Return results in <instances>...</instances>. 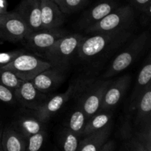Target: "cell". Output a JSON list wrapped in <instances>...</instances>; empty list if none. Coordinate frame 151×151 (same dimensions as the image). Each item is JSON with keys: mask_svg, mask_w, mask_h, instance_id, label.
<instances>
[{"mask_svg": "<svg viewBox=\"0 0 151 151\" xmlns=\"http://www.w3.org/2000/svg\"><path fill=\"white\" fill-rule=\"evenodd\" d=\"M85 37L77 50L80 59L93 61L106 58L122 47L132 35L130 29L101 32Z\"/></svg>", "mask_w": 151, "mask_h": 151, "instance_id": "6da1fadb", "label": "cell"}, {"mask_svg": "<svg viewBox=\"0 0 151 151\" xmlns=\"http://www.w3.org/2000/svg\"><path fill=\"white\" fill-rule=\"evenodd\" d=\"M150 39V32L144 31L134 38L112 60L103 75V79H111L128 69L145 50Z\"/></svg>", "mask_w": 151, "mask_h": 151, "instance_id": "7a4b0ae2", "label": "cell"}, {"mask_svg": "<svg viewBox=\"0 0 151 151\" xmlns=\"http://www.w3.org/2000/svg\"><path fill=\"white\" fill-rule=\"evenodd\" d=\"M84 35L80 33L68 34L60 38L41 58H44L52 66L63 69L77 53Z\"/></svg>", "mask_w": 151, "mask_h": 151, "instance_id": "3957f363", "label": "cell"}, {"mask_svg": "<svg viewBox=\"0 0 151 151\" xmlns=\"http://www.w3.org/2000/svg\"><path fill=\"white\" fill-rule=\"evenodd\" d=\"M135 12L131 4L115 8L110 13L90 27L85 29L87 34L130 29L134 22Z\"/></svg>", "mask_w": 151, "mask_h": 151, "instance_id": "277c9868", "label": "cell"}, {"mask_svg": "<svg viewBox=\"0 0 151 151\" xmlns=\"http://www.w3.org/2000/svg\"><path fill=\"white\" fill-rule=\"evenodd\" d=\"M52 65L47 60L33 55L22 53L1 69L10 71L22 81H32L37 75Z\"/></svg>", "mask_w": 151, "mask_h": 151, "instance_id": "5b68a950", "label": "cell"}, {"mask_svg": "<svg viewBox=\"0 0 151 151\" xmlns=\"http://www.w3.org/2000/svg\"><path fill=\"white\" fill-rule=\"evenodd\" d=\"M68 34V31L60 28L43 29L38 32H31L27 35L22 41L27 48L34 52L37 55L41 57L49 49L54 45L55 43Z\"/></svg>", "mask_w": 151, "mask_h": 151, "instance_id": "8992f818", "label": "cell"}, {"mask_svg": "<svg viewBox=\"0 0 151 151\" xmlns=\"http://www.w3.org/2000/svg\"><path fill=\"white\" fill-rule=\"evenodd\" d=\"M111 81V79L97 81L91 84L83 94L79 106L83 111L87 119L99 111L106 88Z\"/></svg>", "mask_w": 151, "mask_h": 151, "instance_id": "52a82bcc", "label": "cell"}, {"mask_svg": "<svg viewBox=\"0 0 151 151\" xmlns=\"http://www.w3.org/2000/svg\"><path fill=\"white\" fill-rule=\"evenodd\" d=\"M0 30L10 42L22 41L29 34L26 24L16 11L0 14Z\"/></svg>", "mask_w": 151, "mask_h": 151, "instance_id": "ba28073f", "label": "cell"}, {"mask_svg": "<svg viewBox=\"0 0 151 151\" xmlns=\"http://www.w3.org/2000/svg\"><path fill=\"white\" fill-rule=\"evenodd\" d=\"M131 76L125 75L111 81L106 90L99 111H110L123 97L131 83Z\"/></svg>", "mask_w": 151, "mask_h": 151, "instance_id": "9c48e42d", "label": "cell"}, {"mask_svg": "<svg viewBox=\"0 0 151 151\" xmlns=\"http://www.w3.org/2000/svg\"><path fill=\"white\" fill-rule=\"evenodd\" d=\"M15 11L24 21L29 33L43 30L40 0H22Z\"/></svg>", "mask_w": 151, "mask_h": 151, "instance_id": "30bf717a", "label": "cell"}, {"mask_svg": "<svg viewBox=\"0 0 151 151\" xmlns=\"http://www.w3.org/2000/svg\"><path fill=\"white\" fill-rule=\"evenodd\" d=\"M78 88V83H72L63 93L54 96L49 100L44 102L41 107L35 111L38 120L42 123L49 120L55 113H56L60 108L64 106L68 100H69L74 93L76 92Z\"/></svg>", "mask_w": 151, "mask_h": 151, "instance_id": "8fae6325", "label": "cell"}, {"mask_svg": "<svg viewBox=\"0 0 151 151\" xmlns=\"http://www.w3.org/2000/svg\"><path fill=\"white\" fill-rule=\"evenodd\" d=\"M16 101L27 109L36 111L45 102L44 93L38 91L31 81H25L13 91Z\"/></svg>", "mask_w": 151, "mask_h": 151, "instance_id": "7c38bea8", "label": "cell"}, {"mask_svg": "<svg viewBox=\"0 0 151 151\" xmlns=\"http://www.w3.org/2000/svg\"><path fill=\"white\" fill-rule=\"evenodd\" d=\"M42 29H59L64 22V15L53 0H40Z\"/></svg>", "mask_w": 151, "mask_h": 151, "instance_id": "4fadbf2b", "label": "cell"}, {"mask_svg": "<svg viewBox=\"0 0 151 151\" xmlns=\"http://www.w3.org/2000/svg\"><path fill=\"white\" fill-rule=\"evenodd\" d=\"M151 113V83L149 84L139 100L136 107L134 123L138 129L137 132L151 129L150 125Z\"/></svg>", "mask_w": 151, "mask_h": 151, "instance_id": "5bb4252c", "label": "cell"}, {"mask_svg": "<svg viewBox=\"0 0 151 151\" xmlns=\"http://www.w3.org/2000/svg\"><path fill=\"white\" fill-rule=\"evenodd\" d=\"M63 76L59 68L52 66L38 74L31 81L38 91L45 94L57 88L63 82Z\"/></svg>", "mask_w": 151, "mask_h": 151, "instance_id": "9a60e30c", "label": "cell"}, {"mask_svg": "<svg viewBox=\"0 0 151 151\" xmlns=\"http://www.w3.org/2000/svg\"><path fill=\"white\" fill-rule=\"evenodd\" d=\"M151 79V60L150 54L148 55L146 61L142 67L138 76H137V82L134 86L133 92L131 94L129 101V107H128V114L134 113L136 107L137 106L139 100L141 97L142 94L144 92L146 87L150 84Z\"/></svg>", "mask_w": 151, "mask_h": 151, "instance_id": "2e32d148", "label": "cell"}, {"mask_svg": "<svg viewBox=\"0 0 151 151\" xmlns=\"http://www.w3.org/2000/svg\"><path fill=\"white\" fill-rule=\"evenodd\" d=\"M117 7V4L111 1L100 2L86 12L82 19L79 21L78 24L81 29H86L110 13L112 10Z\"/></svg>", "mask_w": 151, "mask_h": 151, "instance_id": "e0dca14e", "label": "cell"}, {"mask_svg": "<svg viewBox=\"0 0 151 151\" xmlns=\"http://www.w3.org/2000/svg\"><path fill=\"white\" fill-rule=\"evenodd\" d=\"M112 125L109 122L107 125L95 132L84 137L79 143L77 151H99L102 146L109 140L111 132Z\"/></svg>", "mask_w": 151, "mask_h": 151, "instance_id": "ac0fdd59", "label": "cell"}, {"mask_svg": "<svg viewBox=\"0 0 151 151\" xmlns=\"http://www.w3.org/2000/svg\"><path fill=\"white\" fill-rule=\"evenodd\" d=\"M27 139L12 127H6L1 132V145L3 151H24Z\"/></svg>", "mask_w": 151, "mask_h": 151, "instance_id": "d6986e66", "label": "cell"}, {"mask_svg": "<svg viewBox=\"0 0 151 151\" xmlns=\"http://www.w3.org/2000/svg\"><path fill=\"white\" fill-rule=\"evenodd\" d=\"M15 129L27 139L30 136L37 134L41 130L42 122L32 117H22L15 124Z\"/></svg>", "mask_w": 151, "mask_h": 151, "instance_id": "ffe728a7", "label": "cell"}, {"mask_svg": "<svg viewBox=\"0 0 151 151\" xmlns=\"http://www.w3.org/2000/svg\"><path fill=\"white\" fill-rule=\"evenodd\" d=\"M112 114L111 113L110 111H103L98 114L93 115L89 118L88 122H86V123L81 137H86L88 134H92V133L104 128L110 122Z\"/></svg>", "mask_w": 151, "mask_h": 151, "instance_id": "44dd1931", "label": "cell"}, {"mask_svg": "<svg viewBox=\"0 0 151 151\" xmlns=\"http://www.w3.org/2000/svg\"><path fill=\"white\" fill-rule=\"evenodd\" d=\"M86 119L87 117L85 113L78 106L71 115L66 128L79 137H81L83 128L86 123Z\"/></svg>", "mask_w": 151, "mask_h": 151, "instance_id": "7402d4cb", "label": "cell"}, {"mask_svg": "<svg viewBox=\"0 0 151 151\" xmlns=\"http://www.w3.org/2000/svg\"><path fill=\"white\" fill-rule=\"evenodd\" d=\"M63 14H71L84 7L88 0H53Z\"/></svg>", "mask_w": 151, "mask_h": 151, "instance_id": "603a6c76", "label": "cell"}, {"mask_svg": "<svg viewBox=\"0 0 151 151\" xmlns=\"http://www.w3.org/2000/svg\"><path fill=\"white\" fill-rule=\"evenodd\" d=\"M61 143L63 151H77L79 146V137L65 128L61 134Z\"/></svg>", "mask_w": 151, "mask_h": 151, "instance_id": "cb8c5ba5", "label": "cell"}, {"mask_svg": "<svg viewBox=\"0 0 151 151\" xmlns=\"http://www.w3.org/2000/svg\"><path fill=\"white\" fill-rule=\"evenodd\" d=\"M24 81H22L10 71L0 68V84L14 91Z\"/></svg>", "mask_w": 151, "mask_h": 151, "instance_id": "d4e9b609", "label": "cell"}, {"mask_svg": "<svg viewBox=\"0 0 151 151\" xmlns=\"http://www.w3.org/2000/svg\"><path fill=\"white\" fill-rule=\"evenodd\" d=\"M45 138V131L41 130L37 134L30 136L27 139V151H40L42 147Z\"/></svg>", "mask_w": 151, "mask_h": 151, "instance_id": "484cf974", "label": "cell"}, {"mask_svg": "<svg viewBox=\"0 0 151 151\" xmlns=\"http://www.w3.org/2000/svg\"><path fill=\"white\" fill-rule=\"evenodd\" d=\"M125 151H151V145L134 136L128 139L125 146Z\"/></svg>", "mask_w": 151, "mask_h": 151, "instance_id": "4316f807", "label": "cell"}, {"mask_svg": "<svg viewBox=\"0 0 151 151\" xmlns=\"http://www.w3.org/2000/svg\"><path fill=\"white\" fill-rule=\"evenodd\" d=\"M24 52L25 51L24 50H16L0 52V68L10 63L18 56Z\"/></svg>", "mask_w": 151, "mask_h": 151, "instance_id": "83f0119b", "label": "cell"}, {"mask_svg": "<svg viewBox=\"0 0 151 151\" xmlns=\"http://www.w3.org/2000/svg\"><path fill=\"white\" fill-rule=\"evenodd\" d=\"M0 101L6 103H13L16 101L13 91L1 84H0Z\"/></svg>", "mask_w": 151, "mask_h": 151, "instance_id": "f1b7e54d", "label": "cell"}, {"mask_svg": "<svg viewBox=\"0 0 151 151\" xmlns=\"http://www.w3.org/2000/svg\"><path fill=\"white\" fill-rule=\"evenodd\" d=\"M130 1L133 7H135L141 12L151 4L150 0H130Z\"/></svg>", "mask_w": 151, "mask_h": 151, "instance_id": "f546056e", "label": "cell"}, {"mask_svg": "<svg viewBox=\"0 0 151 151\" xmlns=\"http://www.w3.org/2000/svg\"><path fill=\"white\" fill-rule=\"evenodd\" d=\"M151 15V4L142 11V22L144 24H147L150 22Z\"/></svg>", "mask_w": 151, "mask_h": 151, "instance_id": "4dcf8cb0", "label": "cell"}, {"mask_svg": "<svg viewBox=\"0 0 151 151\" xmlns=\"http://www.w3.org/2000/svg\"><path fill=\"white\" fill-rule=\"evenodd\" d=\"M116 144L114 140H108L99 151H114Z\"/></svg>", "mask_w": 151, "mask_h": 151, "instance_id": "1f68e13d", "label": "cell"}, {"mask_svg": "<svg viewBox=\"0 0 151 151\" xmlns=\"http://www.w3.org/2000/svg\"><path fill=\"white\" fill-rule=\"evenodd\" d=\"M7 0H0V14L7 13Z\"/></svg>", "mask_w": 151, "mask_h": 151, "instance_id": "d6a6232c", "label": "cell"}, {"mask_svg": "<svg viewBox=\"0 0 151 151\" xmlns=\"http://www.w3.org/2000/svg\"><path fill=\"white\" fill-rule=\"evenodd\" d=\"M0 39L3 40V41H5V37H4V35H3L2 32H1V30H0Z\"/></svg>", "mask_w": 151, "mask_h": 151, "instance_id": "836d02e7", "label": "cell"}, {"mask_svg": "<svg viewBox=\"0 0 151 151\" xmlns=\"http://www.w3.org/2000/svg\"><path fill=\"white\" fill-rule=\"evenodd\" d=\"M1 132H2V131H1V130L0 129V151H3V150H2V148H1Z\"/></svg>", "mask_w": 151, "mask_h": 151, "instance_id": "e575fe53", "label": "cell"}, {"mask_svg": "<svg viewBox=\"0 0 151 151\" xmlns=\"http://www.w3.org/2000/svg\"><path fill=\"white\" fill-rule=\"evenodd\" d=\"M24 151H27V150H24Z\"/></svg>", "mask_w": 151, "mask_h": 151, "instance_id": "d590c367", "label": "cell"}]
</instances>
